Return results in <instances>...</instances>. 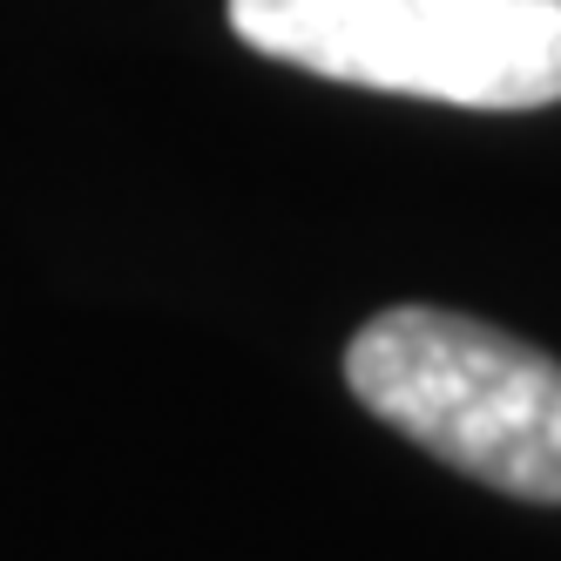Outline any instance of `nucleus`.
<instances>
[{"instance_id":"obj_1","label":"nucleus","mask_w":561,"mask_h":561,"mask_svg":"<svg viewBox=\"0 0 561 561\" xmlns=\"http://www.w3.org/2000/svg\"><path fill=\"white\" fill-rule=\"evenodd\" d=\"M345 386L433 460L514 501H561V366L548 352L460 311L392 305L345 345Z\"/></svg>"},{"instance_id":"obj_2","label":"nucleus","mask_w":561,"mask_h":561,"mask_svg":"<svg viewBox=\"0 0 561 561\" xmlns=\"http://www.w3.org/2000/svg\"><path fill=\"white\" fill-rule=\"evenodd\" d=\"M230 27L345 89L454 108L561 102V0H230Z\"/></svg>"}]
</instances>
